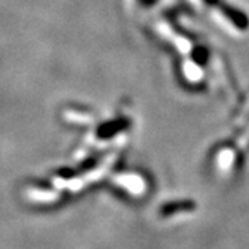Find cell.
<instances>
[{"label":"cell","instance_id":"1","mask_svg":"<svg viewBox=\"0 0 249 249\" xmlns=\"http://www.w3.org/2000/svg\"><path fill=\"white\" fill-rule=\"evenodd\" d=\"M196 209V204L193 201H178V202H168L160 208V214L162 217H169L180 212H191Z\"/></svg>","mask_w":249,"mask_h":249}]
</instances>
